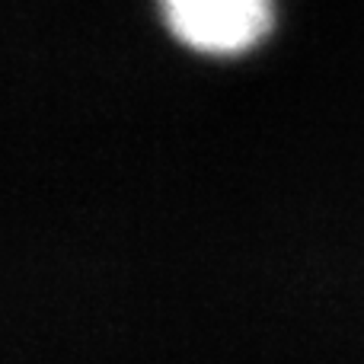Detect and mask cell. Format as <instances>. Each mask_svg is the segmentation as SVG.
<instances>
[{"mask_svg":"<svg viewBox=\"0 0 364 364\" xmlns=\"http://www.w3.org/2000/svg\"><path fill=\"white\" fill-rule=\"evenodd\" d=\"M166 26L201 55H243L272 26V0H160Z\"/></svg>","mask_w":364,"mask_h":364,"instance_id":"6da1fadb","label":"cell"}]
</instances>
